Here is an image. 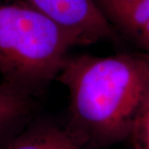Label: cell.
<instances>
[{
	"label": "cell",
	"instance_id": "6da1fadb",
	"mask_svg": "<svg viewBox=\"0 0 149 149\" xmlns=\"http://www.w3.org/2000/svg\"><path fill=\"white\" fill-rule=\"evenodd\" d=\"M56 80L69 94L70 131L84 144H113L129 138L148 90L149 55L69 56Z\"/></svg>",
	"mask_w": 149,
	"mask_h": 149
},
{
	"label": "cell",
	"instance_id": "7a4b0ae2",
	"mask_svg": "<svg viewBox=\"0 0 149 149\" xmlns=\"http://www.w3.org/2000/svg\"><path fill=\"white\" fill-rule=\"evenodd\" d=\"M80 38L22 0H0V74L35 94L56 80Z\"/></svg>",
	"mask_w": 149,
	"mask_h": 149
},
{
	"label": "cell",
	"instance_id": "3957f363",
	"mask_svg": "<svg viewBox=\"0 0 149 149\" xmlns=\"http://www.w3.org/2000/svg\"><path fill=\"white\" fill-rule=\"evenodd\" d=\"M80 38L83 45L117 39L95 0H22Z\"/></svg>",
	"mask_w": 149,
	"mask_h": 149
},
{
	"label": "cell",
	"instance_id": "277c9868",
	"mask_svg": "<svg viewBox=\"0 0 149 149\" xmlns=\"http://www.w3.org/2000/svg\"><path fill=\"white\" fill-rule=\"evenodd\" d=\"M113 28L149 55V0H95Z\"/></svg>",
	"mask_w": 149,
	"mask_h": 149
},
{
	"label": "cell",
	"instance_id": "5b68a950",
	"mask_svg": "<svg viewBox=\"0 0 149 149\" xmlns=\"http://www.w3.org/2000/svg\"><path fill=\"white\" fill-rule=\"evenodd\" d=\"M0 149H84V143L69 129L40 123L20 131Z\"/></svg>",
	"mask_w": 149,
	"mask_h": 149
},
{
	"label": "cell",
	"instance_id": "8992f818",
	"mask_svg": "<svg viewBox=\"0 0 149 149\" xmlns=\"http://www.w3.org/2000/svg\"><path fill=\"white\" fill-rule=\"evenodd\" d=\"M32 94L17 85L0 83V146L19 133L32 109Z\"/></svg>",
	"mask_w": 149,
	"mask_h": 149
},
{
	"label": "cell",
	"instance_id": "52a82bcc",
	"mask_svg": "<svg viewBox=\"0 0 149 149\" xmlns=\"http://www.w3.org/2000/svg\"><path fill=\"white\" fill-rule=\"evenodd\" d=\"M129 138L134 149H149V88L133 121Z\"/></svg>",
	"mask_w": 149,
	"mask_h": 149
}]
</instances>
